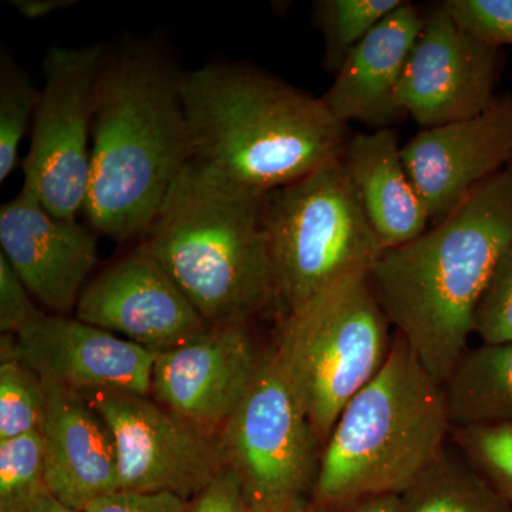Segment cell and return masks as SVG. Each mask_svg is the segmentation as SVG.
<instances>
[{
	"instance_id": "obj_1",
	"label": "cell",
	"mask_w": 512,
	"mask_h": 512,
	"mask_svg": "<svg viewBox=\"0 0 512 512\" xmlns=\"http://www.w3.org/2000/svg\"><path fill=\"white\" fill-rule=\"evenodd\" d=\"M192 167L235 190L266 195L342 160L348 127L322 97L245 63L183 73Z\"/></svg>"
},
{
	"instance_id": "obj_2",
	"label": "cell",
	"mask_w": 512,
	"mask_h": 512,
	"mask_svg": "<svg viewBox=\"0 0 512 512\" xmlns=\"http://www.w3.org/2000/svg\"><path fill=\"white\" fill-rule=\"evenodd\" d=\"M183 73L151 46L104 53L84 207L90 225L104 237L143 239L190 164Z\"/></svg>"
},
{
	"instance_id": "obj_3",
	"label": "cell",
	"mask_w": 512,
	"mask_h": 512,
	"mask_svg": "<svg viewBox=\"0 0 512 512\" xmlns=\"http://www.w3.org/2000/svg\"><path fill=\"white\" fill-rule=\"evenodd\" d=\"M512 245V161L440 224L387 249L370 282L396 335L443 386L467 350L478 299Z\"/></svg>"
},
{
	"instance_id": "obj_4",
	"label": "cell",
	"mask_w": 512,
	"mask_h": 512,
	"mask_svg": "<svg viewBox=\"0 0 512 512\" xmlns=\"http://www.w3.org/2000/svg\"><path fill=\"white\" fill-rule=\"evenodd\" d=\"M264 197L188 164L141 242L210 326H248L276 308Z\"/></svg>"
},
{
	"instance_id": "obj_5",
	"label": "cell",
	"mask_w": 512,
	"mask_h": 512,
	"mask_svg": "<svg viewBox=\"0 0 512 512\" xmlns=\"http://www.w3.org/2000/svg\"><path fill=\"white\" fill-rule=\"evenodd\" d=\"M446 397L399 335L382 370L346 404L320 454L312 503L322 512L402 494L450 439Z\"/></svg>"
},
{
	"instance_id": "obj_6",
	"label": "cell",
	"mask_w": 512,
	"mask_h": 512,
	"mask_svg": "<svg viewBox=\"0 0 512 512\" xmlns=\"http://www.w3.org/2000/svg\"><path fill=\"white\" fill-rule=\"evenodd\" d=\"M390 326L369 272L340 279L282 316L272 360L322 448L346 404L387 362Z\"/></svg>"
},
{
	"instance_id": "obj_7",
	"label": "cell",
	"mask_w": 512,
	"mask_h": 512,
	"mask_svg": "<svg viewBox=\"0 0 512 512\" xmlns=\"http://www.w3.org/2000/svg\"><path fill=\"white\" fill-rule=\"evenodd\" d=\"M262 218L282 316L383 252L342 161L268 192Z\"/></svg>"
},
{
	"instance_id": "obj_8",
	"label": "cell",
	"mask_w": 512,
	"mask_h": 512,
	"mask_svg": "<svg viewBox=\"0 0 512 512\" xmlns=\"http://www.w3.org/2000/svg\"><path fill=\"white\" fill-rule=\"evenodd\" d=\"M106 46H53L43 62L45 86L23 160V188L50 214L77 221L86 207L92 174L96 86Z\"/></svg>"
},
{
	"instance_id": "obj_9",
	"label": "cell",
	"mask_w": 512,
	"mask_h": 512,
	"mask_svg": "<svg viewBox=\"0 0 512 512\" xmlns=\"http://www.w3.org/2000/svg\"><path fill=\"white\" fill-rule=\"evenodd\" d=\"M220 439L228 466L241 478L249 512L311 497L322 444L271 353L262 356L247 399Z\"/></svg>"
},
{
	"instance_id": "obj_10",
	"label": "cell",
	"mask_w": 512,
	"mask_h": 512,
	"mask_svg": "<svg viewBox=\"0 0 512 512\" xmlns=\"http://www.w3.org/2000/svg\"><path fill=\"white\" fill-rule=\"evenodd\" d=\"M83 396L110 431L123 493L171 494L190 503L228 466L220 434L156 400L126 393Z\"/></svg>"
},
{
	"instance_id": "obj_11",
	"label": "cell",
	"mask_w": 512,
	"mask_h": 512,
	"mask_svg": "<svg viewBox=\"0 0 512 512\" xmlns=\"http://www.w3.org/2000/svg\"><path fill=\"white\" fill-rule=\"evenodd\" d=\"M501 67V49L470 35L441 3L424 16L397 86V106L426 128L473 119L497 99Z\"/></svg>"
},
{
	"instance_id": "obj_12",
	"label": "cell",
	"mask_w": 512,
	"mask_h": 512,
	"mask_svg": "<svg viewBox=\"0 0 512 512\" xmlns=\"http://www.w3.org/2000/svg\"><path fill=\"white\" fill-rule=\"evenodd\" d=\"M0 348L42 382L73 392L151 394L156 353L77 318L42 313L16 335H2Z\"/></svg>"
},
{
	"instance_id": "obj_13",
	"label": "cell",
	"mask_w": 512,
	"mask_h": 512,
	"mask_svg": "<svg viewBox=\"0 0 512 512\" xmlns=\"http://www.w3.org/2000/svg\"><path fill=\"white\" fill-rule=\"evenodd\" d=\"M74 318L116 333L156 355L211 328L141 244L94 276L77 302Z\"/></svg>"
},
{
	"instance_id": "obj_14",
	"label": "cell",
	"mask_w": 512,
	"mask_h": 512,
	"mask_svg": "<svg viewBox=\"0 0 512 512\" xmlns=\"http://www.w3.org/2000/svg\"><path fill=\"white\" fill-rule=\"evenodd\" d=\"M261 360L247 326H211L157 353L151 396L181 419L220 434L247 399Z\"/></svg>"
},
{
	"instance_id": "obj_15",
	"label": "cell",
	"mask_w": 512,
	"mask_h": 512,
	"mask_svg": "<svg viewBox=\"0 0 512 512\" xmlns=\"http://www.w3.org/2000/svg\"><path fill=\"white\" fill-rule=\"evenodd\" d=\"M402 157L431 227L440 224L511 163V94L473 119L426 128L402 147Z\"/></svg>"
},
{
	"instance_id": "obj_16",
	"label": "cell",
	"mask_w": 512,
	"mask_h": 512,
	"mask_svg": "<svg viewBox=\"0 0 512 512\" xmlns=\"http://www.w3.org/2000/svg\"><path fill=\"white\" fill-rule=\"evenodd\" d=\"M0 248L33 299L53 315L74 312L99 264L92 232L50 214L23 187L0 207Z\"/></svg>"
},
{
	"instance_id": "obj_17",
	"label": "cell",
	"mask_w": 512,
	"mask_h": 512,
	"mask_svg": "<svg viewBox=\"0 0 512 512\" xmlns=\"http://www.w3.org/2000/svg\"><path fill=\"white\" fill-rule=\"evenodd\" d=\"M42 383L39 431L45 444L46 488L60 503L84 512L94 501L119 493L113 439L83 394Z\"/></svg>"
},
{
	"instance_id": "obj_18",
	"label": "cell",
	"mask_w": 512,
	"mask_h": 512,
	"mask_svg": "<svg viewBox=\"0 0 512 512\" xmlns=\"http://www.w3.org/2000/svg\"><path fill=\"white\" fill-rule=\"evenodd\" d=\"M423 26L424 16L410 2L384 18L343 60L322 97L330 113L343 124L357 121L376 130L402 119L396 90Z\"/></svg>"
},
{
	"instance_id": "obj_19",
	"label": "cell",
	"mask_w": 512,
	"mask_h": 512,
	"mask_svg": "<svg viewBox=\"0 0 512 512\" xmlns=\"http://www.w3.org/2000/svg\"><path fill=\"white\" fill-rule=\"evenodd\" d=\"M342 165L356 188L382 251L402 247L429 229L430 220L392 128L349 138Z\"/></svg>"
},
{
	"instance_id": "obj_20",
	"label": "cell",
	"mask_w": 512,
	"mask_h": 512,
	"mask_svg": "<svg viewBox=\"0 0 512 512\" xmlns=\"http://www.w3.org/2000/svg\"><path fill=\"white\" fill-rule=\"evenodd\" d=\"M443 390L451 427L512 423V345L467 349Z\"/></svg>"
},
{
	"instance_id": "obj_21",
	"label": "cell",
	"mask_w": 512,
	"mask_h": 512,
	"mask_svg": "<svg viewBox=\"0 0 512 512\" xmlns=\"http://www.w3.org/2000/svg\"><path fill=\"white\" fill-rule=\"evenodd\" d=\"M402 512H512L461 453L444 448L407 490Z\"/></svg>"
},
{
	"instance_id": "obj_22",
	"label": "cell",
	"mask_w": 512,
	"mask_h": 512,
	"mask_svg": "<svg viewBox=\"0 0 512 512\" xmlns=\"http://www.w3.org/2000/svg\"><path fill=\"white\" fill-rule=\"evenodd\" d=\"M404 0H322L315 3L313 20L325 36L323 66L338 73L350 50L359 45Z\"/></svg>"
},
{
	"instance_id": "obj_23",
	"label": "cell",
	"mask_w": 512,
	"mask_h": 512,
	"mask_svg": "<svg viewBox=\"0 0 512 512\" xmlns=\"http://www.w3.org/2000/svg\"><path fill=\"white\" fill-rule=\"evenodd\" d=\"M40 92L28 74L6 53L0 62V183H5L18 165L19 147L35 119Z\"/></svg>"
},
{
	"instance_id": "obj_24",
	"label": "cell",
	"mask_w": 512,
	"mask_h": 512,
	"mask_svg": "<svg viewBox=\"0 0 512 512\" xmlns=\"http://www.w3.org/2000/svg\"><path fill=\"white\" fill-rule=\"evenodd\" d=\"M450 440L512 507V423L451 427Z\"/></svg>"
},
{
	"instance_id": "obj_25",
	"label": "cell",
	"mask_w": 512,
	"mask_h": 512,
	"mask_svg": "<svg viewBox=\"0 0 512 512\" xmlns=\"http://www.w3.org/2000/svg\"><path fill=\"white\" fill-rule=\"evenodd\" d=\"M45 491V444L39 429L0 441V511Z\"/></svg>"
},
{
	"instance_id": "obj_26",
	"label": "cell",
	"mask_w": 512,
	"mask_h": 512,
	"mask_svg": "<svg viewBox=\"0 0 512 512\" xmlns=\"http://www.w3.org/2000/svg\"><path fill=\"white\" fill-rule=\"evenodd\" d=\"M42 412V380L15 357L2 353L0 441L39 429Z\"/></svg>"
},
{
	"instance_id": "obj_27",
	"label": "cell",
	"mask_w": 512,
	"mask_h": 512,
	"mask_svg": "<svg viewBox=\"0 0 512 512\" xmlns=\"http://www.w3.org/2000/svg\"><path fill=\"white\" fill-rule=\"evenodd\" d=\"M473 333L483 345H512V245L495 265L478 299Z\"/></svg>"
},
{
	"instance_id": "obj_28",
	"label": "cell",
	"mask_w": 512,
	"mask_h": 512,
	"mask_svg": "<svg viewBox=\"0 0 512 512\" xmlns=\"http://www.w3.org/2000/svg\"><path fill=\"white\" fill-rule=\"evenodd\" d=\"M458 25L481 42L512 46V0H448Z\"/></svg>"
},
{
	"instance_id": "obj_29",
	"label": "cell",
	"mask_w": 512,
	"mask_h": 512,
	"mask_svg": "<svg viewBox=\"0 0 512 512\" xmlns=\"http://www.w3.org/2000/svg\"><path fill=\"white\" fill-rule=\"evenodd\" d=\"M35 299L30 295L22 279L0 254V330L2 335H16L19 330L39 318Z\"/></svg>"
},
{
	"instance_id": "obj_30",
	"label": "cell",
	"mask_w": 512,
	"mask_h": 512,
	"mask_svg": "<svg viewBox=\"0 0 512 512\" xmlns=\"http://www.w3.org/2000/svg\"><path fill=\"white\" fill-rule=\"evenodd\" d=\"M187 512H249L237 471L227 466L188 503Z\"/></svg>"
},
{
	"instance_id": "obj_31",
	"label": "cell",
	"mask_w": 512,
	"mask_h": 512,
	"mask_svg": "<svg viewBox=\"0 0 512 512\" xmlns=\"http://www.w3.org/2000/svg\"><path fill=\"white\" fill-rule=\"evenodd\" d=\"M188 503L171 494L114 493L94 501L84 512H187Z\"/></svg>"
},
{
	"instance_id": "obj_32",
	"label": "cell",
	"mask_w": 512,
	"mask_h": 512,
	"mask_svg": "<svg viewBox=\"0 0 512 512\" xmlns=\"http://www.w3.org/2000/svg\"><path fill=\"white\" fill-rule=\"evenodd\" d=\"M10 5L28 19H42L57 10L72 8L76 0H10Z\"/></svg>"
},
{
	"instance_id": "obj_33",
	"label": "cell",
	"mask_w": 512,
	"mask_h": 512,
	"mask_svg": "<svg viewBox=\"0 0 512 512\" xmlns=\"http://www.w3.org/2000/svg\"><path fill=\"white\" fill-rule=\"evenodd\" d=\"M339 512H402V501L399 494L373 495Z\"/></svg>"
},
{
	"instance_id": "obj_34",
	"label": "cell",
	"mask_w": 512,
	"mask_h": 512,
	"mask_svg": "<svg viewBox=\"0 0 512 512\" xmlns=\"http://www.w3.org/2000/svg\"><path fill=\"white\" fill-rule=\"evenodd\" d=\"M0 512H82L73 510V508L67 507L59 500H56L49 491L36 495L32 500L26 501V503L16 505V507L9 508V510Z\"/></svg>"
},
{
	"instance_id": "obj_35",
	"label": "cell",
	"mask_w": 512,
	"mask_h": 512,
	"mask_svg": "<svg viewBox=\"0 0 512 512\" xmlns=\"http://www.w3.org/2000/svg\"><path fill=\"white\" fill-rule=\"evenodd\" d=\"M268 512H322L312 503L311 497L296 498L281 507H276Z\"/></svg>"
}]
</instances>
